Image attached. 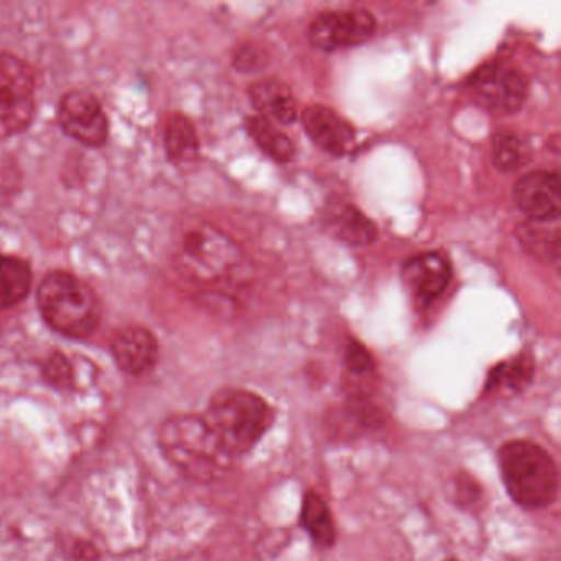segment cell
Segmentation results:
<instances>
[{
	"mask_svg": "<svg viewBox=\"0 0 561 561\" xmlns=\"http://www.w3.org/2000/svg\"><path fill=\"white\" fill-rule=\"evenodd\" d=\"M232 461L248 455L274 423V409L257 393L222 389L213 396L203 415Z\"/></svg>",
	"mask_w": 561,
	"mask_h": 561,
	"instance_id": "1",
	"label": "cell"
},
{
	"mask_svg": "<svg viewBox=\"0 0 561 561\" xmlns=\"http://www.w3.org/2000/svg\"><path fill=\"white\" fill-rule=\"evenodd\" d=\"M159 445L165 458L193 481H216L234 462L198 415L170 416L160 426Z\"/></svg>",
	"mask_w": 561,
	"mask_h": 561,
	"instance_id": "2",
	"label": "cell"
},
{
	"mask_svg": "<svg viewBox=\"0 0 561 561\" xmlns=\"http://www.w3.org/2000/svg\"><path fill=\"white\" fill-rule=\"evenodd\" d=\"M37 300L48 327L71 340L91 336L103 320L96 291L70 272H50L38 287Z\"/></svg>",
	"mask_w": 561,
	"mask_h": 561,
	"instance_id": "3",
	"label": "cell"
},
{
	"mask_svg": "<svg viewBox=\"0 0 561 561\" xmlns=\"http://www.w3.org/2000/svg\"><path fill=\"white\" fill-rule=\"evenodd\" d=\"M499 466L508 495L524 508L550 507L560 491L558 466L547 449L527 439L505 443Z\"/></svg>",
	"mask_w": 561,
	"mask_h": 561,
	"instance_id": "4",
	"label": "cell"
},
{
	"mask_svg": "<svg viewBox=\"0 0 561 561\" xmlns=\"http://www.w3.org/2000/svg\"><path fill=\"white\" fill-rule=\"evenodd\" d=\"M242 261V249L234 239L213 225L186 229L176 245V271L198 284H213L228 277Z\"/></svg>",
	"mask_w": 561,
	"mask_h": 561,
	"instance_id": "5",
	"label": "cell"
},
{
	"mask_svg": "<svg viewBox=\"0 0 561 561\" xmlns=\"http://www.w3.org/2000/svg\"><path fill=\"white\" fill-rule=\"evenodd\" d=\"M35 75L22 58L0 54V139L24 133L35 114Z\"/></svg>",
	"mask_w": 561,
	"mask_h": 561,
	"instance_id": "6",
	"label": "cell"
},
{
	"mask_svg": "<svg viewBox=\"0 0 561 561\" xmlns=\"http://www.w3.org/2000/svg\"><path fill=\"white\" fill-rule=\"evenodd\" d=\"M472 96L489 113L508 116L524 106L528 96V80L511 65L489 64L471 78Z\"/></svg>",
	"mask_w": 561,
	"mask_h": 561,
	"instance_id": "7",
	"label": "cell"
},
{
	"mask_svg": "<svg viewBox=\"0 0 561 561\" xmlns=\"http://www.w3.org/2000/svg\"><path fill=\"white\" fill-rule=\"evenodd\" d=\"M376 28V19L363 9L323 12L311 22L308 41L317 50H343L369 41Z\"/></svg>",
	"mask_w": 561,
	"mask_h": 561,
	"instance_id": "8",
	"label": "cell"
},
{
	"mask_svg": "<svg viewBox=\"0 0 561 561\" xmlns=\"http://www.w3.org/2000/svg\"><path fill=\"white\" fill-rule=\"evenodd\" d=\"M58 123L71 139L88 147H101L110 136V121L94 94L71 91L58 106Z\"/></svg>",
	"mask_w": 561,
	"mask_h": 561,
	"instance_id": "9",
	"label": "cell"
},
{
	"mask_svg": "<svg viewBox=\"0 0 561 561\" xmlns=\"http://www.w3.org/2000/svg\"><path fill=\"white\" fill-rule=\"evenodd\" d=\"M111 353L121 370L134 377L147 376L159 363V341L149 328H121L111 340Z\"/></svg>",
	"mask_w": 561,
	"mask_h": 561,
	"instance_id": "10",
	"label": "cell"
},
{
	"mask_svg": "<svg viewBox=\"0 0 561 561\" xmlns=\"http://www.w3.org/2000/svg\"><path fill=\"white\" fill-rule=\"evenodd\" d=\"M514 199L530 221L560 219V176L550 172L528 173L515 185Z\"/></svg>",
	"mask_w": 561,
	"mask_h": 561,
	"instance_id": "11",
	"label": "cell"
},
{
	"mask_svg": "<svg viewBox=\"0 0 561 561\" xmlns=\"http://www.w3.org/2000/svg\"><path fill=\"white\" fill-rule=\"evenodd\" d=\"M402 280L413 300L430 305L448 287L451 265L439 252H423L403 264Z\"/></svg>",
	"mask_w": 561,
	"mask_h": 561,
	"instance_id": "12",
	"label": "cell"
},
{
	"mask_svg": "<svg viewBox=\"0 0 561 561\" xmlns=\"http://www.w3.org/2000/svg\"><path fill=\"white\" fill-rule=\"evenodd\" d=\"M301 124L308 137L330 156H347L356 144L354 127L340 114L321 104H313L304 110Z\"/></svg>",
	"mask_w": 561,
	"mask_h": 561,
	"instance_id": "13",
	"label": "cell"
},
{
	"mask_svg": "<svg viewBox=\"0 0 561 561\" xmlns=\"http://www.w3.org/2000/svg\"><path fill=\"white\" fill-rule=\"evenodd\" d=\"M324 222L334 238L344 244L363 245L373 244L377 238V229L374 222L363 211L350 203L334 202L324 211Z\"/></svg>",
	"mask_w": 561,
	"mask_h": 561,
	"instance_id": "14",
	"label": "cell"
},
{
	"mask_svg": "<svg viewBox=\"0 0 561 561\" xmlns=\"http://www.w3.org/2000/svg\"><path fill=\"white\" fill-rule=\"evenodd\" d=\"M249 96L259 116L268 123L291 124L297 119V101L290 88L282 81H257L249 90Z\"/></svg>",
	"mask_w": 561,
	"mask_h": 561,
	"instance_id": "15",
	"label": "cell"
},
{
	"mask_svg": "<svg viewBox=\"0 0 561 561\" xmlns=\"http://www.w3.org/2000/svg\"><path fill=\"white\" fill-rule=\"evenodd\" d=\"M377 369L369 351L351 341L344 356V387L351 400H369L376 392Z\"/></svg>",
	"mask_w": 561,
	"mask_h": 561,
	"instance_id": "16",
	"label": "cell"
},
{
	"mask_svg": "<svg viewBox=\"0 0 561 561\" xmlns=\"http://www.w3.org/2000/svg\"><path fill=\"white\" fill-rule=\"evenodd\" d=\"M163 144L167 156L176 165L195 162L199 156V139L188 117L172 113L163 123Z\"/></svg>",
	"mask_w": 561,
	"mask_h": 561,
	"instance_id": "17",
	"label": "cell"
},
{
	"mask_svg": "<svg viewBox=\"0 0 561 561\" xmlns=\"http://www.w3.org/2000/svg\"><path fill=\"white\" fill-rule=\"evenodd\" d=\"M517 239L525 252L540 262H554L560 255V226L554 221H530L517 228Z\"/></svg>",
	"mask_w": 561,
	"mask_h": 561,
	"instance_id": "18",
	"label": "cell"
},
{
	"mask_svg": "<svg viewBox=\"0 0 561 561\" xmlns=\"http://www.w3.org/2000/svg\"><path fill=\"white\" fill-rule=\"evenodd\" d=\"M31 287V265L14 255L0 254V310L21 304Z\"/></svg>",
	"mask_w": 561,
	"mask_h": 561,
	"instance_id": "19",
	"label": "cell"
},
{
	"mask_svg": "<svg viewBox=\"0 0 561 561\" xmlns=\"http://www.w3.org/2000/svg\"><path fill=\"white\" fill-rule=\"evenodd\" d=\"M534 370L535 364L530 354H520L515 359L494 367L485 383L484 396L499 392L511 396V393L524 392L534 379Z\"/></svg>",
	"mask_w": 561,
	"mask_h": 561,
	"instance_id": "20",
	"label": "cell"
},
{
	"mask_svg": "<svg viewBox=\"0 0 561 561\" xmlns=\"http://www.w3.org/2000/svg\"><path fill=\"white\" fill-rule=\"evenodd\" d=\"M301 525L318 547L331 548L336 543V525L327 502L317 492H307L301 507Z\"/></svg>",
	"mask_w": 561,
	"mask_h": 561,
	"instance_id": "21",
	"label": "cell"
},
{
	"mask_svg": "<svg viewBox=\"0 0 561 561\" xmlns=\"http://www.w3.org/2000/svg\"><path fill=\"white\" fill-rule=\"evenodd\" d=\"M245 129L255 144L277 162L285 163L294 160L295 146L290 137L285 136L274 124L261 116H252L245 119Z\"/></svg>",
	"mask_w": 561,
	"mask_h": 561,
	"instance_id": "22",
	"label": "cell"
},
{
	"mask_svg": "<svg viewBox=\"0 0 561 561\" xmlns=\"http://www.w3.org/2000/svg\"><path fill=\"white\" fill-rule=\"evenodd\" d=\"M494 163L502 172H515L527 165L530 160V147L514 133H499L492 142Z\"/></svg>",
	"mask_w": 561,
	"mask_h": 561,
	"instance_id": "23",
	"label": "cell"
},
{
	"mask_svg": "<svg viewBox=\"0 0 561 561\" xmlns=\"http://www.w3.org/2000/svg\"><path fill=\"white\" fill-rule=\"evenodd\" d=\"M44 376L50 386L68 390L75 386L73 366L65 354L54 353L44 363Z\"/></svg>",
	"mask_w": 561,
	"mask_h": 561,
	"instance_id": "24",
	"label": "cell"
},
{
	"mask_svg": "<svg viewBox=\"0 0 561 561\" xmlns=\"http://www.w3.org/2000/svg\"><path fill=\"white\" fill-rule=\"evenodd\" d=\"M267 61V51L255 44L241 45L234 51V57H232V65H234L236 70L245 75L257 73V71L264 70Z\"/></svg>",
	"mask_w": 561,
	"mask_h": 561,
	"instance_id": "25",
	"label": "cell"
},
{
	"mask_svg": "<svg viewBox=\"0 0 561 561\" xmlns=\"http://www.w3.org/2000/svg\"><path fill=\"white\" fill-rule=\"evenodd\" d=\"M481 485L469 474L458 476L456 479V501L461 505H472L481 499Z\"/></svg>",
	"mask_w": 561,
	"mask_h": 561,
	"instance_id": "26",
	"label": "cell"
},
{
	"mask_svg": "<svg viewBox=\"0 0 561 561\" xmlns=\"http://www.w3.org/2000/svg\"><path fill=\"white\" fill-rule=\"evenodd\" d=\"M448 561H456V560H448Z\"/></svg>",
	"mask_w": 561,
	"mask_h": 561,
	"instance_id": "27",
	"label": "cell"
}]
</instances>
